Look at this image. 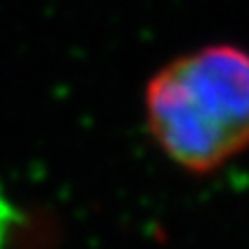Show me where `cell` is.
<instances>
[{"instance_id":"6da1fadb","label":"cell","mask_w":249,"mask_h":249,"mask_svg":"<svg viewBox=\"0 0 249 249\" xmlns=\"http://www.w3.org/2000/svg\"><path fill=\"white\" fill-rule=\"evenodd\" d=\"M145 116L178 166L219 169L249 148V51L214 44L176 58L148 83Z\"/></svg>"},{"instance_id":"7a4b0ae2","label":"cell","mask_w":249,"mask_h":249,"mask_svg":"<svg viewBox=\"0 0 249 249\" xmlns=\"http://www.w3.org/2000/svg\"><path fill=\"white\" fill-rule=\"evenodd\" d=\"M12 222H14V208H12V203L7 201V196H5L2 187H0V249L7 240V231Z\"/></svg>"}]
</instances>
